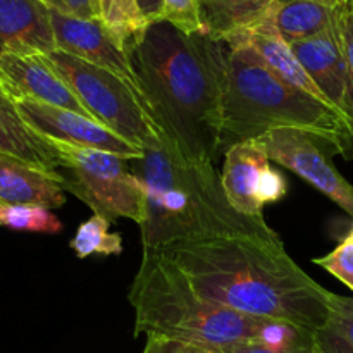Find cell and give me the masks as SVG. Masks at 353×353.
<instances>
[{
  "label": "cell",
  "instance_id": "obj_16",
  "mask_svg": "<svg viewBox=\"0 0 353 353\" xmlns=\"http://www.w3.org/2000/svg\"><path fill=\"white\" fill-rule=\"evenodd\" d=\"M0 152L45 172H59L61 159L54 143L31 130L21 116L12 93L0 81Z\"/></svg>",
  "mask_w": 353,
  "mask_h": 353
},
{
  "label": "cell",
  "instance_id": "obj_22",
  "mask_svg": "<svg viewBox=\"0 0 353 353\" xmlns=\"http://www.w3.org/2000/svg\"><path fill=\"white\" fill-rule=\"evenodd\" d=\"M109 221L93 214L81 224L71 240V248L79 259H86L93 254L119 255L123 252V238L109 231Z\"/></svg>",
  "mask_w": 353,
  "mask_h": 353
},
{
  "label": "cell",
  "instance_id": "obj_4",
  "mask_svg": "<svg viewBox=\"0 0 353 353\" xmlns=\"http://www.w3.org/2000/svg\"><path fill=\"white\" fill-rule=\"evenodd\" d=\"M223 41V128L221 148L257 140L279 128H296L326 140L345 159L353 157V133L333 105L279 78L240 34Z\"/></svg>",
  "mask_w": 353,
  "mask_h": 353
},
{
  "label": "cell",
  "instance_id": "obj_29",
  "mask_svg": "<svg viewBox=\"0 0 353 353\" xmlns=\"http://www.w3.org/2000/svg\"><path fill=\"white\" fill-rule=\"evenodd\" d=\"M140 6L143 9V14L147 16L148 23H157L159 21V12H161V6H159V0H140Z\"/></svg>",
  "mask_w": 353,
  "mask_h": 353
},
{
  "label": "cell",
  "instance_id": "obj_12",
  "mask_svg": "<svg viewBox=\"0 0 353 353\" xmlns=\"http://www.w3.org/2000/svg\"><path fill=\"white\" fill-rule=\"evenodd\" d=\"M0 81L16 99H30L61 109L74 110L93 119L68 83L61 78L43 54H2ZM95 121V119H93Z\"/></svg>",
  "mask_w": 353,
  "mask_h": 353
},
{
  "label": "cell",
  "instance_id": "obj_5",
  "mask_svg": "<svg viewBox=\"0 0 353 353\" xmlns=\"http://www.w3.org/2000/svg\"><path fill=\"white\" fill-rule=\"evenodd\" d=\"M134 336H155L203 347L228 348L252 341L281 343L302 327L245 316L200 296L176 265L159 252H143L130 290Z\"/></svg>",
  "mask_w": 353,
  "mask_h": 353
},
{
  "label": "cell",
  "instance_id": "obj_18",
  "mask_svg": "<svg viewBox=\"0 0 353 353\" xmlns=\"http://www.w3.org/2000/svg\"><path fill=\"white\" fill-rule=\"evenodd\" d=\"M336 14L338 7L312 0H274L265 19L292 45L330 31L336 24Z\"/></svg>",
  "mask_w": 353,
  "mask_h": 353
},
{
  "label": "cell",
  "instance_id": "obj_6",
  "mask_svg": "<svg viewBox=\"0 0 353 353\" xmlns=\"http://www.w3.org/2000/svg\"><path fill=\"white\" fill-rule=\"evenodd\" d=\"M45 55L93 119L141 150L164 148L143 100L119 76L61 50Z\"/></svg>",
  "mask_w": 353,
  "mask_h": 353
},
{
  "label": "cell",
  "instance_id": "obj_1",
  "mask_svg": "<svg viewBox=\"0 0 353 353\" xmlns=\"http://www.w3.org/2000/svg\"><path fill=\"white\" fill-rule=\"evenodd\" d=\"M155 252L217 305L312 333L326 323L331 292L295 264L279 236H217Z\"/></svg>",
  "mask_w": 353,
  "mask_h": 353
},
{
  "label": "cell",
  "instance_id": "obj_10",
  "mask_svg": "<svg viewBox=\"0 0 353 353\" xmlns=\"http://www.w3.org/2000/svg\"><path fill=\"white\" fill-rule=\"evenodd\" d=\"M16 105L31 130L37 131L40 137L48 141H57V143L79 148L103 150L130 159V161L141 159L145 155V150L128 143L126 140L112 133L109 128L100 124L99 121L90 119L74 110L61 109V107L48 105V103L30 99H16Z\"/></svg>",
  "mask_w": 353,
  "mask_h": 353
},
{
  "label": "cell",
  "instance_id": "obj_26",
  "mask_svg": "<svg viewBox=\"0 0 353 353\" xmlns=\"http://www.w3.org/2000/svg\"><path fill=\"white\" fill-rule=\"evenodd\" d=\"M314 262L345 285L353 281V228L348 236L331 254L316 259Z\"/></svg>",
  "mask_w": 353,
  "mask_h": 353
},
{
  "label": "cell",
  "instance_id": "obj_20",
  "mask_svg": "<svg viewBox=\"0 0 353 353\" xmlns=\"http://www.w3.org/2000/svg\"><path fill=\"white\" fill-rule=\"evenodd\" d=\"M99 21L130 50L150 26L140 0H97Z\"/></svg>",
  "mask_w": 353,
  "mask_h": 353
},
{
  "label": "cell",
  "instance_id": "obj_27",
  "mask_svg": "<svg viewBox=\"0 0 353 353\" xmlns=\"http://www.w3.org/2000/svg\"><path fill=\"white\" fill-rule=\"evenodd\" d=\"M54 12L78 19H99L97 0H40Z\"/></svg>",
  "mask_w": 353,
  "mask_h": 353
},
{
  "label": "cell",
  "instance_id": "obj_21",
  "mask_svg": "<svg viewBox=\"0 0 353 353\" xmlns=\"http://www.w3.org/2000/svg\"><path fill=\"white\" fill-rule=\"evenodd\" d=\"M321 353H353V299L331 293L327 319L316 331Z\"/></svg>",
  "mask_w": 353,
  "mask_h": 353
},
{
  "label": "cell",
  "instance_id": "obj_28",
  "mask_svg": "<svg viewBox=\"0 0 353 353\" xmlns=\"http://www.w3.org/2000/svg\"><path fill=\"white\" fill-rule=\"evenodd\" d=\"M141 353H226L224 350L203 345L185 343V341L168 340V338L148 336L147 343Z\"/></svg>",
  "mask_w": 353,
  "mask_h": 353
},
{
  "label": "cell",
  "instance_id": "obj_13",
  "mask_svg": "<svg viewBox=\"0 0 353 353\" xmlns=\"http://www.w3.org/2000/svg\"><path fill=\"white\" fill-rule=\"evenodd\" d=\"M57 50L50 9L40 0H0V55Z\"/></svg>",
  "mask_w": 353,
  "mask_h": 353
},
{
  "label": "cell",
  "instance_id": "obj_14",
  "mask_svg": "<svg viewBox=\"0 0 353 353\" xmlns=\"http://www.w3.org/2000/svg\"><path fill=\"white\" fill-rule=\"evenodd\" d=\"M292 48L324 99L348 119L347 64L338 34V24L326 33L292 43Z\"/></svg>",
  "mask_w": 353,
  "mask_h": 353
},
{
  "label": "cell",
  "instance_id": "obj_3",
  "mask_svg": "<svg viewBox=\"0 0 353 353\" xmlns=\"http://www.w3.org/2000/svg\"><path fill=\"white\" fill-rule=\"evenodd\" d=\"M131 168L147 192L143 252L236 234L278 238L264 217L243 216L231 205L212 164L190 162L164 147L147 150Z\"/></svg>",
  "mask_w": 353,
  "mask_h": 353
},
{
  "label": "cell",
  "instance_id": "obj_11",
  "mask_svg": "<svg viewBox=\"0 0 353 353\" xmlns=\"http://www.w3.org/2000/svg\"><path fill=\"white\" fill-rule=\"evenodd\" d=\"M50 16L57 50L119 76L143 100L130 52L99 19H78L54 10H50Z\"/></svg>",
  "mask_w": 353,
  "mask_h": 353
},
{
  "label": "cell",
  "instance_id": "obj_30",
  "mask_svg": "<svg viewBox=\"0 0 353 353\" xmlns=\"http://www.w3.org/2000/svg\"><path fill=\"white\" fill-rule=\"evenodd\" d=\"M312 2H319V3H324V6L334 7V9H336V7L345 6V3H347L348 0H312Z\"/></svg>",
  "mask_w": 353,
  "mask_h": 353
},
{
  "label": "cell",
  "instance_id": "obj_31",
  "mask_svg": "<svg viewBox=\"0 0 353 353\" xmlns=\"http://www.w3.org/2000/svg\"><path fill=\"white\" fill-rule=\"evenodd\" d=\"M347 286H348V288H350V290H352V292H353V281H350V283H348V285H347Z\"/></svg>",
  "mask_w": 353,
  "mask_h": 353
},
{
  "label": "cell",
  "instance_id": "obj_32",
  "mask_svg": "<svg viewBox=\"0 0 353 353\" xmlns=\"http://www.w3.org/2000/svg\"><path fill=\"white\" fill-rule=\"evenodd\" d=\"M0 205H2V202H0Z\"/></svg>",
  "mask_w": 353,
  "mask_h": 353
},
{
  "label": "cell",
  "instance_id": "obj_7",
  "mask_svg": "<svg viewBox=\"0 0 353 353\" xmlns=\"http://www.w3.org/2000/svg\"><path fill=\"white\" fill-rule=\"evenodd\" d=\"M61 159L59 174L65 192L85 202L109 223L119 217L140 226L147 217V192L130 159L103 150L52 141Z\"/></svg>",
  "mask_w": 353,
  "mask_h": 353
},
{
  "label": "cell",
  "instance_id": "obj_25",
  "mask_svg": "<svg viewBox=\"0 0 353 353\" xmlns=\"http://www.w3.org/2000/svg\"><path fill=\"white\" fill-rule=\"evenodd\" d=\"M338 34H340L341 48H343L345 64H347L348 78V121H350L353 133V0H348L345 6L338 7Z\"/></svg>",
  "mask_w": 353,
  "mask_h": 353
},
{
  "label": "cell",
  "instance_id": "obj_24",
  "mask_svg": "<svg viewBox=\"0 0 353 353\" xmlns=\"http://www.w3.org/2000/svg\"><path fill=\"white\" fill-rule=\"evenodd\" d=\"M226 353H321L317 345L316 333L303 331L299 336L281 343H265V341H252L228 348Z\"/></svg>",
  "mask_w": 353,
  "mask_h": 353
},
{
  "label": "cell",
  "instance_id": "obj_19",
  "mask_svg": "<svg viewBox=\"0 0 353 353\" xmlns=\"http://www.w3.org/2000/svg\"><path fill=\"white\" fill-rule=\"evenodd\" d=\"M205 33L217 40L247 31L268 16L274 0H196Z\"/></svg>",
  "mask_w": 353,
  "mask_h": 353
},
{
  "label": "cell",
  "instance_id": "obj_2",
  "mask_svg": "<svg viewBox=\"0 0 353 353\" xmlns=\"http://www.w3.org/2000/svg\"><path fill=\"white\" fill-rule=\"evenodd\" d=\"M128 52L164 147L190 162L212 164L223 128V41L157 21Z\"/></svg>",
  "mask_w": 353,
  "mask_h": 353
},
{
  "label": "cell",
  "instance_id": "obj_23",
  "mask_svg": "<svg viewBox=\"0 0 353 353\" xmlns=\"http://www.w3.org/2000/svg\"><path fill=\"white\" fill-rule=\"evenodd\" d=\"M0 226L16 231L57 234L62 231V223L50 209L40 205H0Z\"/></svg>",
  "mask_w": 353,
  "mask_h": 353
},
{
  "label": "cell",
  "instance_id": "obj_17",
  "mask_svg": "<svg viewBox=\"0 0 353 353\" xmlns=\"http://www.w3.org/2000/svg\"><path fill=\"white\" fill-rule=\"evenodd\" d=\"M236 34L243 37L245 40L254 47V50L261 55L262 61H264L279 78L285 79L286 83H290V85L295 86V88L302 90L307 95L314 97V99L321 100V102L330 103L324 99V95L321 93V90L317 88L316 83L312 81V78L307 74V71L303 69V65L300 64L296 55L293 54L292 45L286 43V41L283 40V37L278 33V30H276L265 17L261 23L255 24L254 28H250V30L241 31V33Z\"/></svg>",
  "mask_w": 353,
  "mask_h": 353
},
{
  "label": "cell",
  "instance_id": "obj_8",
  "mask_svg": "<svg viewBox=\"0 0 353 353\" xmlns=\"http://www.w3.org/2000/svg\"><path fill=\"white\" fill-rule=\"evenodd\" d=\"M257 140L265 148L271 161L305 179L353 219V186L338 172L327 157L324 147H333L326 140L296 128L272 130Z\"/></svg>",
  "mask_w": 353,
  "mask_h": 353
},
{
  "label": "cell",
  "instance_id": "obj_9",
  "mask_svg": "<svg viewBox=\"0 0 353 353\" xmlns=\"http://www.w3.org/2000/svg\"><path fill=\"white\" fill-rule=\"evenodd\" d=\"M259 140H247L226 150L221 183L231 205L243 216L264 217V205L278 202L288 192L281 172Z\"/></svg>",
  "mask_w": 353,
  "mask_h": 353
},
{
  "label": "cell",
  "instance_id": "obj_15",
  "mask_svg": "<svg viewBox=\"0 0 353 353\" xmlns=\"http://www.w3.org/2000/svg\"><path fill=\"white\" fill-rule=\"evenodd\" d=\"M0 202L59 209L65 203L62 176L59 172H45L0 152Z\"/></svg>",
  "mask_w": 353,
  "mask_h": 353
}]
</instances>
